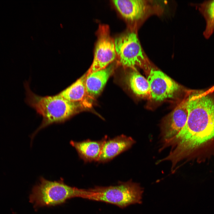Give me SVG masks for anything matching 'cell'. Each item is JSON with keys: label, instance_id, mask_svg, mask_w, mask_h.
Wrapping results in <instances>:
<instances>
[{"label": "cell", "instance_id": "cell-1", "mask_svg": "<svg viewBox=\"0 0 214 214\" xmlns=\"http://www.w3.org/2000/svg\"><path fill=\"white\" fill-rule=\"evenodd\" d=\"M188 115L183 128L169 143L170 154L180 162L214 138V92L205 91L188 98Z\"/></svg>", "mask_w": 214, "mask_h": 214}, {"label": "cell", "instance_id": "cell-2", "mask_svg": "<svg viewBox=\"0 0 214 214\" xmlns=\"http://www.w3.org/2000/svg\"><path fill=\"white\" fill-rule=\"evenodd\" d=\"M24 85L26 102L43 117L41 124L31 139L42 129L54 123L64 122L84 108L81 104L70 101L58 94L53 96L38 95L31 90L28 83L26 82Z\"/></svg>", "mask_w": 214, "mask_h": 214}, {"label": "cell", "instance_id": "cell-3", "mask_svg": "<svg viewBox=\"0 0 214 214\" xmlns=\"http://www.w3.org/2000/svg\"><path fill=\"white\" fill-rule=\"evenodd\" d=\"M87 199L115 205L123 209L132 204L142 203L144 189L131 180L119 181L117 185L95 186L88 189Z\"/></svg>", "mask_w": 214, "mask_h": 214}, {"label": "cell", "instance_id": "cell-4", "mask_svg": "<svg viewBox=\"0 0 214 214\" xmlns=\"http://www.w3.org/2000/svg\"><path fill=\"white\" fill-rule=\"evenodd\" d=\"M87 189L72 187L63 180L52 181L43 177L34 186L30 195V202L35 207L55 205L62 204L68 199L80 197L87 199Z\"/></svg>", "mask_w": 214, "mask_h": 214}, {"label": "cell", "instance_id": "cell-5", "mask_svg": "<svg viewBox=\"0 0 214 214\" xmlns=\"http://www.w3.org/2000/svg\"><path fill=\"white\" fill-rule=\"evenodd\" d=\"M137 29L129 27L114 40L117 62L126 68L138 66L148 75L152 68L139 39Z\"/></svg>", "mask_w": 214, "mask_h": 214}, {"label": "cell", "instance_id": "cell-6", "mask_svg": "<svg viewBox=\"0 0 214 214\" xmlns=\"http://www.w3.org/2000/svg\"><path fill=\"white\" fill-rule=\"evenodd\" d=\"M117 11L127 23L129 27L137 29L150 15L162 10L157 3L144 0H116L112 1Z\"/></svg>", "mask_w": 214, "mask_h": 214}, {"label": "cell", "instance_id": "cell-7", "mask_svg": "<svg viewBox=\"0 0 214 214\" xmlns=\"http://www.w3.org/2000/svg\"><path fill=\"white\" fill-rule=\"evenodd\" d=\"M97 36L93 60L86 73V75L105 68L117 58L114 40L110 35L109 26L100 25Z\"/></svg>", "mask_w": 214, "mask_h": 214}, {"label": "cell", "instance_id": "cell-8", "mask_svg": "<svg viewBox=\"0 0 214 214\" xmlns=\"http://www.w3.org/2000/svg\"><path fill=\"white\" fill-rule=\"evenodd\" d=\"M188 91L182 100L163 119L161 126V136L163 145L174 138L185 126L188 111Z\"/></svg>", "mask_w": 214, "mask_h": 214}, {"label": "cell", "instance_id": "cell-9", "mask_svg": "<svg viewBox=\"0 0 214 214\" xmlns=\"http://www.w3.org/2000/svg\"><path fill=\"white\" fill-rule=\"evenodd\" d=\"M149 83L151 98L162 101L171 98L179 92L180 86L161 71L152 68L147 79Z\"/></svg>", "mask_w": 214, "mask_h": 214}, {"label": "cell", "instance_id": "cell-10", "mask_svg": "<svg viewBox=\"0 0 214 214\" xmlns=\"http://www.w3.org/2000/svg\"><path fill=\"white\" fill-rule=\"evenodd\" d=\"M135 142L131 137L124 134L112 138H108L103 144L98 162L105 163L111 160L130 149Z\"/></svg>", "mask_w": 214, "mask_h": 214}, {"label": "cell", "instance_id": "cell-11", "mask_svg": "<svg viewBox=\"0 0 214 214\" xmlns=\"http://www.w3.org/2000/svg\"><path fill=\"white\" fill-rule=\"evenodd\" d=\"M115 64L111 63L105 68L87 75L86 74V90L87 97L91 101L96 97L102 91L114 70Z\"/></svg>", "mask_w": 214, "mask_h": 214}, {"label": "cell", "instance_id": "cell-12", "mask_svg": "<svg viewBox=\"0 0 214 214\" xmlns=\"http://www.w3.org/2000/svg\"><path fill=\"white\" fill-rule=\"evenodd\" d=\"M108 138L106 135L99 140L87 139L80 141H71L70 144L76 151L80 159L84 163L98 162L103 144Z\"/></svg>", "mask_w": 214, "mask_h": 214}, {"label": "cell", "instance_id": "cell-13", "mask_svg": "<svg viewBox=\"0 0 214 214\" xmlns=\"http://www.w3.org/2000/svg\"><path fill=\"white\" fill-rule=\"evenodd\" d=\"M86 76L85 74L58 94L70 101L81 104L85 108L90 107L92 101L87 95Z\"/></svg>", "mask_w": 214, "mask_h": 214}, {"label": "cell", "instance_id": "cell-14", "mask_svg": "<svg viewBox=\"0 0 214 214\" xmlns=\"http://www.w3.org/2000/svg\"><path fill=\"white\" fill-rule=\"evenodd\" d=\"M129 69L130 70L125 78L126 83L128 87L138 97L151 98L150 88L147 80L141 75L137 69Z\"/></svg>", "mask_w": 214, "mask_h": 214}, {"label": "cell", "instance_id": "cell-15", "mask_svg": "<svg viewBox=\"0 0 214 214\" xmlns=\"http://www.w3.org/2000/svg\"><path fill=\"white\" fill-rule=\"evenodd\" d=\"M196 7L204 18L206 23L203 35L208 39L214 31V0L204 1L196 5Z\"/></svg>", "mask_w": 214, "mask_h": 214}]
</instances>
